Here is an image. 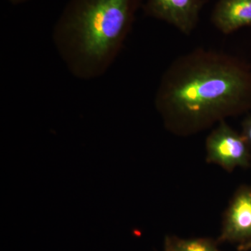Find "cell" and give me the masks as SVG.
<instances>
[{
  "label": "cell",
  "instance_id": "6",
  "mask_svg": "<svg viewBox=\"0 0 251 251\" xmlns=\"http://www.w3.org/2000/svg\"><path fill=\"white\" fill-rule=\"evenodd\" d=\"M211 21L224 34L251 26V0H218Z\"/></svg>",
  "mask_w": 251,
  "mask_h": 251
},
{
  "label": "cell",
  "instance_id": "8",
  "mask_svg": "<svg viewBox=\"0 0 251 251\" xmlns=\"http://www.w3.org/2000/svg\"><path fill=\"white\" fill-rule=\"evenodd\" d=\"M242 135L249 146L251 147V117L244 122Z\"/></svg>",
  "mask_w": 251,
  "mask_h": 251
},
{
  "label": "cell",
  "instance_id": "10",
  "mask_svg": "<svg viewBox=\"0 0 251 251\" xmlns=\"http://www.w3.org/2000/svg\"><path fill=\"white\" fill-rule=\"evenodd\" d=\"M6 1H9L11 4L18 5L27 2V1H30V0H6Z\"/></svg>",
  "mask_w": 251,
  "mask_h": 251
},
{
  "label": "cell",
  "instance_id": "7",
  "mask_svg": "<svg viewBox=\"0 0 251 251\" xmlns=\"http://www.w3.org/2000/svg\"><path fill=\"white\" fill-rule=\"evenodd\" d=\"M166 248L169 251H219L214 242L206 239L167 240Z\"/></svg>",
  "mask_w": 251,
  "mask_h": 251
},
{
  "label": "cell",
  "instance_id": "11",
  "mask_svg": "<svg viewBox=\"0 0 251 251\" xmlns=\"http://www.w3.org/2000/svg\"><path fill=\"white\" fill-rule=\"evenodd\" d=\"M168 251V249H167L166 248V251Z\"/></svg>",
  "mask_w": 251,
  "mask_h": 251
},
{
  "label": "cell",
  "instance_id": "2",
  "mask_svg": "<svg viewBox=\"0 0 251 251\" xmlns=\"http://www.w3.org/2000/svg\"><path fill=\"white\" fill-rule=\"evenodd\" d=\"M143 0H69L52 31V41L74 77L102 76L118 57Z\"/></svg>",
  "mask_w": 251,
  "mask_h": 251
},
{
  "label": "cell",
  "instance_id": "5",
  "mask_svg": "<svg viewBox=\"0 0 251 251\" xmlns=\"http://www.w3.org/2000/svg\"><path fill=\"white\" fill-rule=\"evenodd\" d=\"M251 238V189L239 191L231 202L221 234L222 241L246 242Z\"/></svg>",
  "mask_w": 251,
  "mask_h": 251
},
{
  "label": "cell",
  "instance_id": "4",
  "mask_svg": "<svg viewBox=\"0 0 251 251\" xmlns=\"http://www.w3.org/2000/svg\"><path fill=\"white\" fill-rule=\"evenodd\" d=\"M205 4L206 0H144L142 7L148 17L168 23L189 36L197 27Z\"/></svg>",
  "mask_w": 251,
  "mask_h": 251
},
{
  "label": "cell",
  "instance_id": "9",
  "mask_svg": "<svg viewBox=\"0 0 251 251\" xmlns=\"http://www.w3.org/2000/svg\"><path fill=\"white\" fill-rule=\"evenodd\" d=\"M251 249V238L249 240L243 242L240 246H239V250L241 251H247Z\"/></svg>",
  "mask_w": 251,
  "mask_h": 251
},
{
  "label": "cell",
  "instance_id": "1",
  "mask_svg": "<svg viewBox=\"0 0 251 251\" xmlns=\"http://www.w3.org/2000/svg\"><path fill=\"white\" fill-rule=\"evenodd\" d=\"M155 104L171 129L198 131L251 108V68L227 52L193 50L167 68Z\"/></svg>",
  "mask_w": 251,
  "mask_h": 251
},
{
  "label": "cell",
  "instance_id": "3",
  "mask_svg": "<svg viewBox=\"0 0 251 251\" xmlns=\"http://www.w3.org/2000/svg\"><path fill=\"white\" fill-rule=\"evenodd\" d=\"M249 147L243 135L223 120L206 139L208 161L227 171L236 167L247 166L249 161Z\"/></svg>",
  "mask_w": 251,
  "mask_h": 251
}]
</instances>
